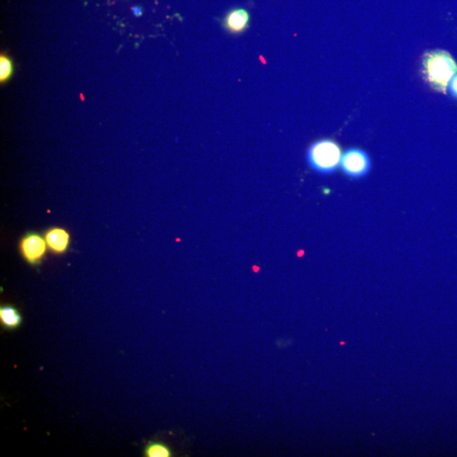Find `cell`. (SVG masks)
Masks as SVG:
<instances>
[{"mask_svg":"<svg viewBox=\"0 0 457 457\" xmlns=\"http://www.w3.org/2000/svg\"><path fill=\"white\" fill-rule=\"evenodd\" d=\"M422 72L426 83L434 90L445 92L451 78L457 73V65L447 52L430 51L423 57Z\"/></svg>","mask_w":457,"mask_h":457,"instance_id":"6da1fadb","label":"cell"},{"mask_svg":"<svg viewBox=\"0 0 457 457\" xmlns=\"http://www.w3.org/2000/svg\"><path fill=\"white\" fill-rule=\"evenodd\" d=\"M307 161L312 169L321 174H332L341 166V150L336 142L325 139L312 144L307 151Z\"/></svg>","mask_w":457,"mask_h":457,"instance_id":"7a4b0ae2","label":"cell"},{"mask_svg":"<svg viewBox=\"0 0 457 457\" xmlns=\"http://www.w3.org/2000/svg\"><path fill=\"white\" fill-rule=\"evenodd\" d=\"M341 167L345 176L358 179L367 176L371 170V159L365 151L350 148L341 157Z\"/></svg>","mask_w":457,"mask_h":457,"instance_id":"3957f363","label":"cell"},{"mask_svg":"<svg viewBox=\"0 0 457 457\" xmlns=\"http://www.w3.org/2000/svg\"><path fill=\"white\" fill-rule=\"evenodd\" d=\"M19 250L26 262L37 266L45 258L48 247L44 236L39 233L30 232L21 239Z\"/></svg>","mask_w":457,"mask_h":457,"instance_id":"277c9868","label":"cell"},{"mask_svg":"<svg viewBox=\"0 0 457 457\" xmlns=\"http://www.w3.org/2000/svg\"><path fill=\"white\" fill-rule=\"evenodd\" d=\"M48 250L53 254L61 255L69 250L70 235L68 230L61 227H52L44 233Z\"/></svg>","mask_w":457,"mask_h":457,"instance_id":"5b68a950","label":"cell"},{"mask_svg":"<svg viewBox=\"0 0 457 457\" xmlns=\"http://www.w3.org/2000/svg\"><path fill=\"white\" fill-rule=\"evenodd\" d=\"M249 23V14L243 9L230 11L225 20V27L230 32L238 33L247 29Z\"/></svg>","mask_w":457,"mask_h":457,"instance_id":"8992f818","label":"cell"},{"mask_svg":"<svg viewBox=\"0 0 457 457\" xmlns=\"http://www.w3.org/2000/svg\"><path fill=\"white\" fill-rule=\"evenodd\" d=\"M0 321L5 328L14 329L21 325L22 318L16 307L5 305L0 308Z\"/></svg>","mask_w":457,"mask_h":457,"instance_id":"52a82bcc","label":"cell"},{"mask_svg":"<svg viewBox=\"0 0 457 457\" xmlns=\"http://www.w3.org/2000/svg\"><path fill=\"white\" fill-rule=\"evenodd\" d=\"M145 455L148 457H170L172 456V451L165 445L154 443L147 447Z\"/></svg>","mask_w":457,"mask_h":457,"instance_id":"ba28073f","label":"cell"},{"mask_svg":"<svg viewBox=\"0 0 457 457\" xmlns=\"http://www.w3.org/2000/svg\"><path fill=\"white\" fill-rule=\"evenodd\" d=\"M13 64L12 61L6 55L2 54L0 57V81L5 83L12 75Z\"/></svg>","mask_w":457,"mask_h":457,"instance_id":"9c48e42d","label":"cell"},{"mask_svg":"<svg viewBox=\"0 0 457 457\" xmlns=\"http://www.w3.org/2000/svg\"><path fill=\"white\" fill-rule=\"evenodd\" d=\"M449 90L455 99H457V73L451 78L449 83Z\"/></svg>","mask_w":457,"mask_h":457,"instance_id":"30bf717a","label":"cell"}]
</instances>
